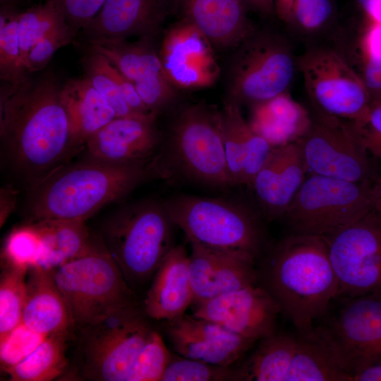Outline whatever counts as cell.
<instances>
[{"label": "cell", "instance_id": "obj_1", "mask_svg": "<svg viewBox=\"0 0 381 381\" xmlns=\"http://www.w3.org/2000/svg\"><path fill=\"white\" fill-rule=\"evenodd\" d=\"M61 88L52 79L12 85L1 101V136L16 166L35 183L78 150Z\"/></svg>", "mask_w": 381, "mask_h": 381}, {"label": "cell", "instance_id": "obj_2", "mask_svg": "<svg viewBox=\"0 0 381 381\" xmlns=\"http://www.w3.org/2000/svg\"><path fill=\"white\" fill-rule=\"evenodd\" d=\"M258 281L297 332L307 330L339 296V283L322 236L284 238L267 253Z\"/></svg>", "mask_w": 381, "mask_h": 381}, {"label": "cell", "instance_id": "obj_3", "mask_svg": "<svg viewBox=\"0 0 381 381\" xmlns=\"http://www.w3.org/2000/svg\"><path fill=\"white\" fill-rule=\"evenodd\" d=\"M152 175L149 164H115L89 157L64 164L35 183L29 205L32 221H85Z\"/></svg>", "mask_w": 381, "mask_h": 381}, {"label": "cell", "instance_id": "obj_4", "mask_svg": "<svg viewBox=\"0 0 381 381\" xmlns=\"http://www.w3.org/2000/svg\"><path fill=\"white\" fill-rule=\"evenodd\" d=\"M153 175L207 186H232L220 111L198 104L182 109L150 164Z\"/></svg>", "mask_w": 381, "mask_h": 381}, {"label": "cell", "instance_id": "obj_5", "mask_svg": "<svg viewBox=\"0 0 381 381\" xmlns=\"http://www.w3.org/2000/svg\"><path fill=\"white\" fill-rule=\"evenodd\" d=\"M163 202L190 245L245 253L255 259L263 251L265 236L260 215L243 204L187 194L173 195Z\"/></svg>", "mask_w": 381, "mask_h": 381}, {"label": "cell", "instance_id": "obj_6", "mask_svg": "<svg viewBox=\"0 0 381 381\" xmlns=\"http://www.w3.org/2000/svg\"><path fill=\"white\" fill-rule=\"evenodd\" d=\"M164 202L145 200L114 213L103 227L104 245L128 284L145 282L174 246L173 225Z\"/></svg>", "mask_w": 381, "mask_h": 381}, {"label": "cell", "instance_id": "obj_7", "mask_svg": "<svg viewBox=\"0 0 381 381\" xmlns=\"http://www.w3.org/2000/svg\"><path fill=\"white\" fill-rule=\"evenodd\" d=\"M70 316L80 329L134 304L133 294L106 246L92 243L81 255L53 270Z\"/></svg>", "mask_w": 381, "mask_h": 381}, {"label": "cell", "instance_id": "obj_8", "mask_svg": "<svg viewBox=\"0 0 381 381\" xmlns=\"http://www.w3.org/2000/svg\"><path fill=\"white\" fill-rule=\"evenodd\" d=\"M79 350L84 376L126 381L152 329L134 304L119 308L80 328Z\"/></svg>", "mask_w": 381, "mask_h": 381}, {"label": "cell", "instance_id": "obj_9", "mask_svg": "<svg viewBox=\"0 0 381 381\" xmlns=\"http://www.w3.org/2000/svg\"><path fill=\"white\" fill-rule=\"evenodd\" d=\"M373 183L308 174L282 218L292 234L324 236L373 207Z\"/></svg>", "mask_w": 381, "mask_h": 381}, {"label": "cell", "instance_id": "obj_10", "mask_svg": "<svg viewBox=\"0 0 381 381\" xmlns=\"http://www.w3.org/2000/svg\"><path fill=\"white\" fill-rule=\"evenodd\" d=\"M236 48L229 75V99L250 106L288 91L297 60L287 41L254 31Z\"/></svg>", "mask_w": 381, "mask_h": 381}, {"label": "cell", "instance_id": "obj_11", "mask_svg": "<svg viewBox=\"0 0 381 381\" xmlns=\"http://www.w3.org/2000/svg\"><path fill=\"white\" fill-rule=\"evenodd\" d=\"M315 111L357 124L368 118L371 99L361 75L338 51L307 50L297 59Z\"/></svg>", "mask_w": 381, "mask_h": 381}, {"label": "cell", "instance_id": "obj_12", "mask_svg": "<svg viewBox=\"0 0 381 381\" xmlns=\"http://www.w3.org/2000/svg\"><path fill=\"white\" fill-rule=\"evenodd\" d=\"M322 236L339 296L381 297V213L373 207L356 222Z\"/></svg>", "mask_w": 381, "mask_h": 381}, {"label": "cell", "instance_id": "obj_13", "mask_svg": "<svg viewBox=\"0 0 381 381\" xmlns=\"http://www.w3.org/2000/svg\"><path fill=\"white\" fill-rule=\"evenodd\" d=\"M298 143L308 174L373 183L378 174L357 126L315 111Z\"/></svg>", "mask_w": 381, "mask_h": 381}, {"label": "cell", "instance_id": "obj_14", "mask_svg": "<svg viewBox=\"0 0 381 381\" xmlns=\"http://www.w3.org/2000/svg\"><path fill=\"white\" fill-rule=\"evenodd\" d=\"M193 315L214 322L255 341L276 332L280 308L261 285L239 289L193 303Z\"/></svg>", "mask_w": 381, "mask_h": 381}, {"label": "cell", "instance_id": "obj_15", "mask_svg": "<svg viewBox=\"0 0 381 381\" xmlns=\"http://www.w3.org/2000/svg\"><path fill=\"white\" fill-rule=\"evenodd\" d=\"M155 117H116L87 140V157L115 164L150 165L163 140Z\"/></svg>", "mask_w": 381, "mask_h": 381}, {"label": "cell", "instance_id": "obj_16", "mask_svg": "<svg viewBox=\"0 0 381 381\" xmlns=\"http://www.w3.org/2000/svg\"><path fill=\"white\" fill-rule=\"evenodd\" d=\"M212 45L201 32L186 20L168 31L159 55L174 86L201 88L209 87L217 80L219 68Z\"/></svg>", "mask_w": 381, "mask_h": 381}, {"label": "cell", "instance_id": "obj_17", "mask_svg": "<svg viewBox=\"0 0 381 381\" xmlns=\"http://www.w3.org/2000/svg\"><path fill=\"white\" fill-rule=\"evenodd\" d=\"M166 322V332L176 353L215 365L231 366L256 341L193 315Z\"/></svg>", "mask_w": 381, "mask_h": 381}, {"label": "cell", "instance_id": "obj_18", "mask_svg": "<svg viewBox=\"0 0 381 381\" xmlns=\"http://www.w3.org/2000/svg\"><path fill=\"white\" fill-rule=\"evenodd\" d=\"M307 176L298 141L272 148L250 186L265 219L284 217Z\"/></svg>", "mask_w": 381, "mask_h": 381}, {"label": "cell", "instance_id": "obj_19", "mask_svg": "<svg viewBox=\"0 0 381 381\" xmlns=\"http://www.w3.org/2000/svg\"><path fill=\"white\" fill-rule=\"evenodd\" d=\"M191 248L189 275L193 303L257 284L258 272L252 255L215 251L196 245Z\"/></svg>", "mask_w": 381, "mask_h": 381}, {"label": "cell", "instance_id": "obj_20", "mask_svg": "<svg viewBox=\"0 0 381 381\" xmlns=\"http://www.w3.org/2000/svg\"><path fill=\"white\" fill-rule=\"evenodd\" d=\"M349 299L330 328L354 375L358 370L381 361V297Z\"/></svg>", "mask_w": 381, "mask_h": 381}, {"label": "cell", "instance_id": "obj_21", "mask_svg": "<svg viewBox=\"0 0 381 381\" xmlns=\"http://www.w3.org/2000/svg\"><path fill=\"white\" fill-rule=\"evenodd\" d=\"M353 370L330 327L297 332L285 381H353Z\"/></svg>", "mask_w": 381, "mask_h": 381}, {"label": "cell", "instance_id": "obj_22", "mask_svg": "<svg viewBox=\"0 0 381 381\" xmlns=\"http://www.w3.org/2000/svg\"><path fill=\"white\" fill-rule=\"evenodd\" d=\"M220 114L231 185L250 187L273 147L253 130L243 118L237 103L228 99Z\"/></svg>", "mask_w": 381, "mask_h": 381}, {"label": "cell", "instance_id": "obj_23", "mask_svg": "<svg viewBox=\"0 0 381 381\" xmlns=\"http://www.w3.org/2000/svg\"><path fill=\"white\" fill-rule=\"evenodd\" d=\"M167 11V0H107L84 29L91 40L149 37L157 31Z\"/></svg>", "mask_w": 381, "mask_h": 381}, {"label": "cell", "instance_id": "obj_24", "mask_svg": "<svg viewBox=\"0 0 381 381\" xmlns=\"http://www.w3.org/2000/svg\"><path fill=\"white\" fill-rule=\"evenodd\" d=\"M193 299L189 255L183 246H174L155 274L144 313L154 320H174L185 314Z\"/></svg>", "mask_w": 381, "mask_h": 381}, {"label": "cell", "instance_id": "obj_25", "mask_svg": "<svg viewBox=\"0 0 381 381\" xmlns=\"http://www.w3.org/2000/svg\"><path fill=\"white\" fill-rule=\"evenodd\" d=\"M186 20L212 44L236 47L255 30L242 0H181Z\"/></svg>", "mask_w": 381, "mask_h": 381}, {"label": "cell", "instance_id": "obj_26", "mask_svg": "<svg viewBox=\"0 0 381 381\" xmlns=\"http://www.w3.org/2000/svg\"><path fill=\"white\" fill-rule=\"evenodd\" d=\"M312 120V114L286 91L251 105L248 122L272 147H277L301 139Z\"/></svg>", "mask_w": 381, "mask_h": 381}, {"label": "cell", "instance_id": "obj_27", "mask_svg": "<svg viewBox=\"0 0 381 381\" xmlns=\"http://www.w3.org/2000/svg\"><path fill=\"white\" fill-rule=\"evenodd\" d=\"M28 272L22 322L46 336L67 332L71 326L70 316L53 270L35 267Z\"/></svg>", "mask_w": 381, "mask_h": 381}, {"label": "cell", "instance_id": "obj_28", "mask_svg": "<svg viewBox=\"0 0 381 381\" xmlns=\"http://www.w3.org/2000/svg\"><path fill=\"white\" fill-rule=\"evenodd\" d=\"M73 138L80 148L116 114L104 97L86 78L69 80L61 88Z\"/></svg>", "mask_w": 381, "mask_h": 381}, {"label": "cell", "instance_id": "obj_29", "mask_svg": "<svg viewBox=\"0 0 381 381\" xmlns=\"http://www.w3.org/2000/svg\"><path fill=\"white\" fill-rule=\"evenodd\" d=\"M42 243L40 267L55 270L83 255L92 245L83 220L49 219L33 222Z\"/></svg>", "mask_w": 381, "mask_h": 381}, {"label": "cell", "instance_id": "obj_30", "mask_svg": "<svg viewBox=\"0 0 381 381\" xmlns=\"http://www.w3.org/2000/svg\"><path fill=\"white\" fill-rule=\"evenodd\" d=\"M92 51L105 56L134 85L167 75L159 55L146 37L131 43L126 40H90Z\"/></svg>", "mask_w": 381, "mask_h": 381}, {"label": "cell", "instance_id": "obj_31", "mask_svg": "<svg viewBox=\"0 0 381 381\" xmlns=\"http://www.w3.org/2000/svg\"><path fill=\"white\" fill-rule=\"evenodd\" d=\"M236 369L237 381H285L296 344V334L277 333L265 337Z\"/></svg>", "mask_w": 381, "mask_h": 381}, {"label": "cell", "instance_id": "obj_32", "mask_svg": "<svg viewBox=\"0 0 381 381\" xmlns=\"http://www.w3.org/2000/svg\"><path fill=\"white\" fill-rule=\"evenodd\" d=\"M66 333L46 337L23 361L6 371L13 381H49L59 377L67 365Z\"/></svg>", "mask_w": 381, "mask_h": 381}, {"label": "cell", "instance_id": "obj_33", "mask_svg": "<svg viewBox=\"0 0 381 381\" xmlns=\"http://www.w3.org/2000/svg\"><path fill=\"white\" fill-rule=\"evenodd\" d=\"M66 25L64 16L51 0L19 13L18 35L25 66L31 48L44 37Z\"/></svg>", "mask_w": 381, "mask_h": 381}, {"label": "cell", "instance_id": "obj_34", "mask_svg": "<svg viewBox=\"0 0 381 381\" xmlns=\"http://www.w3.org/2000/svg\"><path fill=\"white\" fill-rule=\"evenodd\" d=\"M28 270L8 266L0 282V338L22 322Z\"/></svg>", "mask_w": 381, "mask_h": 381}, {"label": "cell", "instance_id": "obj_35", "mask_svg": "<svg viewBox=\"0 0 381 381\" xmlns=\"http://www.w3.org/2000/svg\"><path fill=\"white\" fill-rule=\"evenodd\" d=\"M19 13L2 9L0 15V76L16 85L26 80L18 35Z\"/></svg>", "mask_w": 381, "mask_h": 381}, {"label": "cell", "instance_id": "obj_36", "mask_svg": "<svg viewBox=\"0 0 381 381\" xmlns=\"http://www.w3.org/2000/svg\"><path fill=\"white\" fill-rule=\"evenodd\" d=\"M237 381L236 369L173 354L161 381Z\"/></svg>", "mask_w": 381, "mask_h": 381}, {"label": "cell", "instance_id": "obj_37", "mask_svg": "<svg viewBox=\"0 0 381 381\" xmlns=\"http://www.w3.org/2000/svg\"><path fill=\"white\" fill-rule=\"evenodd\" d=\"M109 62L105 56L92 51L87 60L85 78L109 102L117 117L140 116L135 114L126 102L121 89L109 71Z\"/></svg>", "mask_w": 381, "mask_h": 381}, {"label": "cell", "instance_id": "obj_38", "mask_svg": "<svg viewBox=\"0 0 381 381\" xmlns=\"http://www.w3.org/2000/svg\"><path fill=\"white\" fill-rule=\"evenodd\" d=\"M41 255V238L32 223L15 229L8 235L4 248L8 266L28 270L39 266Z\"/></svg>", "mask_w": 381, "mask_h": 381}, {"label": "cell", "instance_id": "obj_39", "mask_svg": "<svg viewBox=\"0 0 381 381\" xmlns=\"http://www.w3.org/2000/svg\"><path fill=\"white\" fill-rule=\"evenodd\" d=\"M171 356L162 336L152 330L138 353L126 381H161Z\"/></svg>", "mask_w": 381, "mask_h": 381}, {"label": "cell", "instance_id": "obj_40", "mask_svg": "<svg viewBox=\"0 0 381 381\" xmlns=\"http://www.w3.org/2000/svg\"><path fill=\"white\" fill-rule=\"evenodd\" d=\"M333 14L332 0H295L288 25L306 35L321 32Z\"/></svg>", "mask_w": 381, "mask_h": 381}, {"label": "cell", "instance_id": "obj_41", "mask_svg": "<svg viewBox=\"0 0 381 381\" xmlns=\"http://www.w3.org/2000/svg\"><path fill=\"white\" fill-rule=\"evenodd\" d=\"M23 322L0 338V363L6 372L28 357L46 338Z\"/></svg>", "mask_w": 381, "mask_h": 381}, {"label": "cell", "instance_id": "obj_42", "mask_svg": "<svg viewBox=\"0 0 381 381\" xmlns=\"http://www.w3.org/2000/svg\"><path fill=\"white\" fill-rule=\"evenodd\" d=\"M73 30L66 25L59 28L38 41L30 50L26 60L27 71L35 72L43 68L54 54L72 39Z\"/></svg>", "mask_w": 381, "mask_h": 381}, {"label": "cell", "instance_id": "obj_43", "mask_svg": "<svg viewBox=\"0 0 381 381\" xmlns=\"http://www.w3.org/2000/svg\"><path fill=\"white\" fill-rule=\"evenodd\" d=\"M70 28H85L98 14L107 0H51Z\"/></svg>", "mask_w": 381, "mask_h": 381}, {"label": "cell", "instance_id": "obj_44", "mask_svg": "<svg viewBox=\"0 0 381 381\" xmlns=\"http://www.w3.org/2000/svg\"><path fill=\"white\" fill-rule=\"evenodd\" d=\"M355 124L367 150L373 157L381 159V104L372 105L366 120L362 124Z\"/></svg>", "mask_w": 381, "mask_h": 381}, {"label": "cell", "instance_id": "obj_45", "mask_svg": "<svg viewBox=\"0 0 381 381\" xmlns=\"http://www.w3.org/2000/svg\"><path fill=\"white\" fill-rule=\"evenodd\" d=\"M16 195L11 188H4L1 190V211L0 220L2 226L9 214L15 208Z\"/></svg>", "mask_w": 381, "mask_h": 381}, {"label": "cell", "instance_id": "obj_46", "mask_svg": "<svg viewBox=\"0 0 381 381\" xmlns=\"http://www.w3.org/2000/svg\"><path fill=\"white\" fill-rule=\"evenodd\" d=\"M368 21L381 24V0H357Z\"/></svg>", "mask_w": 381, "mask_h": 381}, {"label": "cell", "instance_id": "obj_47", "mask_svg": "<svg viewBox=\"0 0 381 381\" xmlns=\"http://www.w3.org/2000/svg\"><path fill=\"white\" fill-rule=\"evenodd\" d=\"M353 381H381V361L356 371Z\"/></svg>", "mask_w": 381, "mask_h": 381}, {"label": "cell", "instance_id": "obj_48", "mask_svg": "<svg viewBox=\"0 0 381 381\" xmlns=\"http://www.w3.org/2000/svg\"><path fill=\"white\" fill-rule=\"evenodd\" d=\"M295 0H274V11L279 19L286 24L290 18Z\"/></svg>", "mask_w": 381, "mask_h": 381}, {"label": "cell", "instance_id": "obj_49", "mask_svg": "<svg viewBox=\"0 0 381 381\" xmlns=\"http://www.w3.org/2000/svg\"><path fill=\"white\" fill-rule=\"evenodd\" d=\"M242 1L263 14H272L275 12L274 0H242Z\"/></svg>", "mask_w": 381, "mask_h": 381}, {"label": "cell", "instance_id": "obj_50", "mask_svg": "<svg viewBox=\"0 0 381 381\" xmlns=\"http://www.w3.org/2000/svg\"><path fill=\"white\" fill-rule=\"evenodd\" d=\"M373 207L381 213V174L373 183Z\"/></svg>", "mask_w": 381, "mask_h": 381}, {"label": "cell", "instance_id": "obj_51", "mask_svg": "<svg viewBox=\"0 0 381 381\" xmlns=\"http://www.w3.org/2000/svg\"><path fill=\"white\" fill-rule=\"evenodd\" d=\"M11 1V0H1V2L4 3V2H6V1Z\"/></svg>", "mask_w": 381, "mask_h": 381}]
</instances>
